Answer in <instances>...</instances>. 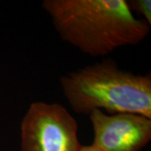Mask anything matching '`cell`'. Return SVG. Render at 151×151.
<instances>
[{
  "instance_id": "obj_1",
  "label": "cell",
  "mask_w": 151,
  "mask_h": 151,
  "mask_svg": "<svg viewBox=\"0 0 151 151\" xmlns=\"http://www.w3.org/2000/svg\"><path fill=\"white\" fill-rule=\"evenodd\" d=\"M42 7L64 41L92 56L139 44L150 29L126 0H45Z\"/></svg>"
},
{
  "instance_id": "obj_2",
  "label": "cell",
  "mask_w": 151,
  "mask_h": 151,
  "mask_svg": "<svg viewBox=\"0 0 151 151\" xmlns=\"http://www.w3.org/2000/svg\"><path fill=\"white\" fill-rule=\"evenodd\" d=\"M73 111L89 114L93 110L134 113L151 119V76L122 70L106 60L70 72L60 79Z\"/></svg>"
},
{
  "instance_id": "obj_3",
  "label": "cell",
  "mask_w": 151,
  "mask_h": 151,
  "mask_svg": "<svg viewBox=\"0 0 151 151\" xmlns=\"http://www.w3.org/2000/svg\"><path fill=\"white\" fill-rule=\"evenodd\" d=\"M77 123L59 103L35 102L21 123V151H78Z\"/></svg>"
},
{
  "instance_id": "obj_4",
  "label": "cell",
  "mask_w": 151,
  "mask_h": 151,
  "mask_svg": "<svg viewBox=\"0 0 151 151\" xmlns=\"http://www.w3.org/2000/svg\"><path fill=\"white\" fill-rule=\"evenodd\" d=\"M93 129L92 145L100 151H139L151 139V119L134 113H89Z\"/></svg>"
},
{
  "instance_id": "obj_5",
  "label": "cell",
  "mask_w": 151,
  "mask_h": 151,
  "mask_svg": "<svg viewBox=\"0 0 151 151\" xmlns=\"http://www.w3.org/2000/svg\"><path fill=\"white\" fill-rule=\"evenodd\" d=\"M131 10H134L145 17V20L151 25V1L150 0H132L128 2Z\"/></svg>"
},
{
  "instance_id": "obj_6",
  "label": "cell",
  "mask_w": 151,
  "mask_h": 151,
  "mask_svg": "<svg viewBox=\"0 0 151 151\" xmlns=\"http://www.w3.org/2000/svg\"><path fill=\"white\" fill-rule=\"evenodd\" d=\"M78 151H100L96 147L91 145H81Z\"/></svg>"
}]
</instances>
